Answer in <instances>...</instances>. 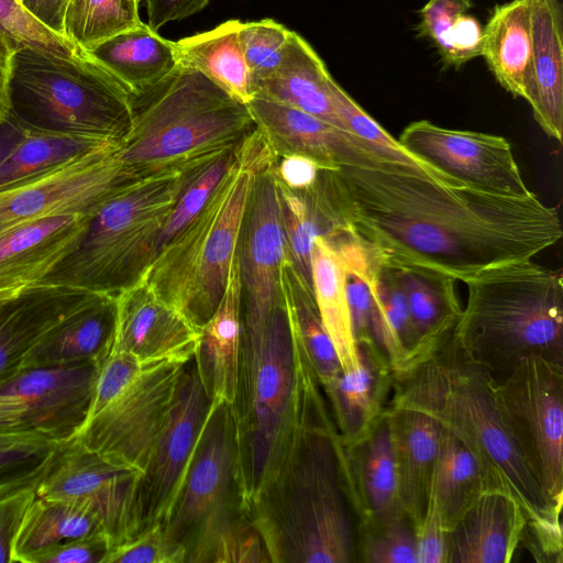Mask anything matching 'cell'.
Here are the masks:
<instances>
[{
    "label": "cell",
    "instance_id": "27",
    "mask_svg": "<svg viewBox=\"0 0 563 563\" xmlns=\"http://www.w3.org/2000/svg\"><path fill=\"white\" fill-rule=\"evenodd\" d=\"M532 56L526 101L550 137L563 135V8L561 0H530Z\"/></svg>",
    "mask_w": 563,
    "mask_h": 563
},
{
    "label": "cell",
    "instance_id": "50",
    "mask_svg": "<svg viewBox=\"0 0 563 563\" xmlns=\"http://www.w3.org/2000/svg\"><path fill=\"white\" fill-rule=\"evenodd\" d=\"M111 541L103 532L57 544L41 553L34 563H104Z\"/></svg>",
    "mask_w": 563,
    "mask_h": 563
},
{
    "label": "cell",
    "instance_id": "48",
    "mask_svg": "<svg viewBox=\"0 0 563 563\" xmlns=\"http://www.w3.org/2000/svg\"><path fill=\"white\" fill-rule=\"evenodd\" d=\"M472 7V0H429L419 10L418 35L432 43L448 67L454 66L451 46L453 25Z\"/></svg>",
    "mask_w": 563,
    "mask_h": 563
},
{
    "label": "cell",
    "instance_id": "4",
    "mask_svg": "<svg viewBox=\"0 0 563 563\" xmlns=\"http://www.w3.org/2000/svg\"><path fill=\"white\" fill-rule=\"evenodd\" d=\"M130 100L132 128L117 155L135 180L209 161L256 129L247 104L181 64Z\"/></svg>",
    "mask_w": 563,
    "mask_h": 563
},
{
    "label": "cell",
    "instance_id": "45",
    "mask_svg": "<svg viewBox=\"0 0 563 563\" xmlns=\"http://www.w3.org/2000/svg\"><path fill=\"white\" fill-rule=\"evenodd\" d=\"M271 558L247 510L220 529L191 563H266ZM272 563V562H271Z\"/></svg>",
    "mask_w": 563,
    "mask_h": 563
},
{
    "label": "cell",
    "instance_id": "20",
    "mask_svg": "<svg viewBox=\"0 0 563 563\" xmlns=\"http://www.w3.org/2000/svg\"><path fill=\"white\" fill-rule=\"evenodd\" d=\"M393 386L384 415L395 442L404 512L416 530L426 514L442 426L405 379H395Z\"/></svg>",
    "mask_w": 563,
    "mask_h": 563
},
{
    "label": "cell",
    "instance_id": "7",
    "mask_svg": "<svg viewBox=\"0 0 563 563\" xmlns=\"http://www.w3.org/2000/svg\"><path fill=\"white\" fill-rule=\"evenodd\" d=\"M209 161L137 180L110 198L92 214L75 250L38 285L117 296L141 280L180 192Z\"/></svg>",
    "mask_w": 563,
    "mask_h": 563
},
{
    "label": "cell",
    "instance_id": "28",
    "mask_svg": "<svg viewBox=\"0 0 563 563\" xmlns=\"http://www.w3.org/2000/svg\"><path fill=\"white\" fill-rule=\"evenodd\" d=\"M85 53L126 90L130 99L163 80L180 64L176 42L143 22Z\"/></svg>",
    "mask_w": 563,
    "mask_h": 563
},
{
    "label": "cell",
    "instance_id": "6",
    "mask_svg": "<svg viewBox=\"0 0 563 563\" xmlns=\"http://www.w3.org/2000/svg\"><path fill=\"white\" fill-rule=\"evenodd\" d=\"M276 158L256 128L198 214L154 257L142 279L198 330L217 310L238 253L256 173Z\"/></svg>",
    "mask_w": 563,
    "mask_h": 563
},
{
    "label": "cell",
    "instance_id": "29",
    "mask_svg": "<svg viewBox=\"0 0 563 563\" xmlns=\"http://www.w3.org/2000/svg\"><path fill=\"white\" fill-rule=\"evenodd\" d=\"M332 79L312 46L290 31L279 66L255 96L301 110L345 130L332 101Z\"/></svg>",
    "mask_w": 563,
    "mask_h": 563
},
{
    "label": "cell",
    "instance_id": "42",
    "mask_svg": "<svg viewBox=\"0 0 563 563\" xmlns=\"http://www.w3.org/2000/svg\"><path fill=\"white\" fill-rule=\"evenodd\" d=\"M330 90L335 111L349 133L358 137L385 159L430 175L443 183L462 185L439 173L410 154L395 137L375 121L334 79Z\"/></svg>",
    "mask_w": 563,
    "mask_h": 563
},
{
    "label": "cell",
    "instance_id": "31",
    "mask_svg": "<svg viewBox=\"0 0 563 563\" xmlns=\"http://www.w3.org/2000/svg\"><path fill=\"white\" fill-rule=\"evenodd\" d=\"M387 263L394 267L405 294L419 352L424 361L449 338L461 317L463 309L454 286L456 280L433 268Z\"/></svg>",
    "mask_w": 563,
    "mask_h": 563
},
{
    "label": "cell",
    "instance_id": "58",
    "mask_svg": "<svg viewBox=\"0 0 563 563\" xmlns=\"http://www.w3.org/2000/svg\"><path fill=\"white\" fill-rule=\"evenodd\" d=\"M9 59L0 56V113L8 110L7 84H8Z\"/></svg>",
    "mask_w": 563,
    "mask_h": 563
},
{
    "label": "cell",
    "instance_id": "1",
    "mask_svg": "<svg viewBox=\"0 0 563 563\" xmlns=\"http://www.w3.org/2000/svg\"><path fill=\"white\" fill-rule=\"evenodd\" d=\"M352 232L385 261L465 282L531 260L563 235L558 209L531 192L510 197L443 183L399 164L328 170Z\"/></svg>",
    "mask_w": 563,
    "mask_h": 563
},
{
    "label": "cell",
    "instance_id": "38",
    "mask_svg": "<svg viewBox=\"0 0 563 563\" xmlns=\"http://www.w3.org/2000/svg\"><path fill=\"white\" fill-rule=\"evenodd\" d=\"M484 489V477L475 456L455 434L442 427L429 498L448 532Z\"/></svg>",
    "mask_w": 563,
    "mask_h": 563
},
{
    "label": "cell",
    "instance_id": "17",
    "mask_svg": "<svg viewBox=\"0 0 563 563\" xmlns=\"http://www.w3.org/2000/svg\"><path fill=\"white\" fill-rule=\"evenodd\" d=\"M397 140L410 154L462 185L510 197L531 194L503 136L419 120L409 123Z\"/></svg>",
    "mask_w": 563,
    "mask_h": 563
},
{
    "label": "cell",
    "instance_id": "2",
    "mask_svg": "<svg viewBox=\"0 0 563 563\" xmlns=\"http://www.w3.org/2000/svg\"><path fill=\"white\" fill-rule=\"evenodd\" d=\"M346 459L320 382L297 340V393L280 454L247 506L272 563H350Z\"/></svg>",
    "mask_w": 563,
    "mask_h": 563
},
{
    "label": "cell",
    "instance_id": "53",
    "mask_svg": "<svg viewBox=\"0 0 563 563\" xmlns=\"http://www.w3.org/2000/svg\"><path fill=\"white\" fill-rule=\"evenodd\" d=\"M275 174L280 184L297 191L311 188L324 169L316 161L302 155L277 156Z\"/></svg>",
    "mask_w": 563,
    "mask_h": 563
},
{
    "label": "cell",
    "instance_id": "8",
    "mask_svg": "<svg viewBox=\"0 0 563 563\" xmlns=\"http://www.w3.org/2000/svg\"><path fill=\"white\" fill-rule=\"evenodd\" d=\"M7 106L22 124L44 131L120 143L132 128L129 93L87 55L15 51L9 58Z\"/></svg>",
    "mask_w": 563,
    "mask_h": 563
},
{
    "label": "cell",
    "instance_id": "36",
    "mask_svg": "<svg viewBox=\"0 0 563 563\" xmlns=\"http://www.w3.org/2000/svg\"><path fill=\"white\" fill-rule=\"evenodd\" d=\"M311 267L316 303L341 368L347 371L356 367L358 351L345 291V264L333 240L322 236L316 240Z\"/></svg>",
    "mask_w": 563,
    "mask_h": 563
},
{
    "label": "cell",
    "instance_id": "11",
    "mask_svg": "<svg viewBox=\"0 0 563 563\" xmlns=\"http://www.w3.org/2000/svg\"><path fill=\"white\" fill-rule=\"evenodd\" d=\"M498 416L551 506L563 493V364L539 355L519 358L492 379Z\"/></svg>",
    "mask_w": 563,
    "mask_h": 563
},
{
    "label": "cell",
    "instance_id": "24",
    "mask_svg": "<svg viewBox=\"0 0 563 563\" xmlns=\"http://www.w3.org/2000/svg\"><path fill=\"white\" fill-rule=\"evenodd\" d=\"M529 518L503 489H484L448 532L446 563H508Z\"/></svg>",
    "mask_w": 563,
    "mask_h": 563
},
{
    "label": "cell",
    "instance_id": "14",
    "mask_svg": "<svg viewBox=\"0 0 563 563\" xmlns=\"http://www.w3.org/2000/svg\"><path fill=\"white\" fill-rule=\"evenodd\" d=\"M275 162L255 175L238 249L242 284V331L260 332L283 305L279 275L289 257Z\"/></svg>",
    "mask_w": 563,
    "mask_h": 563
},
{
    "label": "cell",
    "instance_id": "55",
    "mask_svg": "<svg viewBox=\"0 0 563 563\" xmlns=\"http://www.w3.org/2000/svg\"><path fill=\"white\" fill-rule=\"evenodd\" d=\"M38 23L63 36V19L69 0H18ZM64 37V36H63Z\"/></svg>",
    "mask_w": 563,
    "mask_h": 563
},
{
    "label": "cell",
    "instance_id": "52",
    "mask_svg": "<svg viewBox=\"0 0 563 563\" xmlns=\"http://www.w3.org/2000/svg\"><path fill=\"white\" fill-rule=\"evenodd\" d=\"M415 532L418 563H446L448 530L430 498L423 519Z\"/></svg>",
    "mask_w": 563,
    "mask_h": 563
},
{
    "label": "cell",
    "instance_id": "46",
    "mask_svg": "<svg viewBox=\"0 0 563 563\" xmlns=\"http://www.w3.org/2000/svg\"><path fill=\"white\" fill-rule=\"evenodd\" d=\"M289 34L290 30L272 19L241 23L240 43L254 96L279 66Z\"/></svg>",
    "mask_w": 563,
    "mask_h": 563
},
{
    "label": "cell",
    "instance_id": "23",
    "mask_svg": "<svg viewBox=\"0 0 563 563\" xmlns=\"http://www.w3.org/2000/svg\"><path fill=\"white\" fill-rule=\"evenodd\" d=\"M95 212L46 217L0 235V290L38 285L75 250Z\"/></svg>",
    "mask_w": 563,
    "mask_h": 563
},
{
    "label": "cell",
    "instance_id": "13",
    "mask_svg": "<svg viewBox=\"0 0 563 563\" xmlns=\"http://www.w3.org/2000/svg\"><path fill=\"white\" fill-rule=\"evenodd\" d=\"M119 144L107 142L52 170L0 190V235L46 217L95 212L137 181L123 168L117 155Z\"/></svg>",
    "mask_w": 563,
    "mask_h": 563
},
{
    "label": "cell",
    "instance_id": "40",
    "mask_svg": "<svg viewBox=\"0 0 563 563\" xmlns=\"http://www.w3.org/2000/svg\"><path fill=\"white\" fill-rule=\"evenodd\" d=\"M136 0H69L63 36L81 51L139 25Z\"/></svg>",
    "mask_w": 563,
    "mask_h": 563
},
{
    "label": "cell",
    "instance_id": "41",
    "mask_svg": "<svg viewBox=\"0 0 563 563\" xmlns=\"http://www.w3.org/2000/svg\"><path fill=\"white\" fill-rule=\"evenodd\" d=\"M63 443L33 431L0 432V495L37 487Z\"/></svg>",
    "mask_w": 563,
    "mask_h": 563
},
{
    "label": "cell",
    "instance_id": "32",
    "mask_svg": "<svg viewBox=\"0 0 563 563\" xmlns=\"http://www.w3.org/2000/svg\"><path fill=\"white\" fill-rule=\"evenodd\" d=\"M481 56L507 92L526 100L532 56L530 0H510L493 8L483 27Z\"/></svg>",
    "mask_w": 563,
    "mask_h": 563
},
{
    "label": "cell",
    "instance_id": "47",
    "mask_svg": "<svg viewBox=\"0 0 563 563\" xmlns=\"http://www.w3.org/2000/svg\"><path fill=\"white\" fill-rule=\"evenodd\" d=\"M104 563H186V551L157 522L111 548Z\"/></svg>",
    "mask_w": 563,
    "mask_h": 563
},
{
    "label": "cell",
    "instance_id": "22",
    "mask_svg": "<svg viewBox=\"0 0 563 563\" xmlns=\"http://www.w3.org/2000/svg\"><path fill=\"white\" fill-rule=\"evenodd\" d=\"M97 292L34 285L0 297V385L22 369L41 340Z\"/></svg>",
    "mask_w": 563,
    "mask_h": 563
},
{
    "label": "cell",
    "instance_id": "19",
    "mask_svg": "<svg viewBox=\"0 0 563 563\" xmlns=\"http://www.w3.org/2000/svg\"><path fill=\"white\" fill-rule=\"evenodd\" d=\"M247 107L276 157L302 155L328 170L393 164L347 131L301 110L260 96H254Z\"/></svg>",
    "mask_w": 563,
    "mask_h": 563
},
{
    "label": "cell",
    "instance_id": "9",
    "mask_svg": "<svg viewBox=\"0 0 563 563\" xmlns=\"http://www.w3.org/2000/svg\"><path fill=\"white\" fill-rule=\"evenodd\" d=\"M297 393V340L284 303L256 333L242 331L231 404L236 434V482L247 508L288 435Z\"/></svg>",
    "mask_w": 563,
    "mask_h": 563
},
{
    "label": "cell",
    "instance_id": "51",
    "mask_svg": "<svg viewBox=\"0 0 563 563\" xmlns=\"http://www.w3.org/2000/svg\"><path fill=\"white\" fill-rule=\"evenodd\" d=\"M37 487L0 495V563H12V545Z\"/></svg>",
    "mask_w": 563,
    "mask_h": 563
},
{
    "label": "cell",
    "instance_id": "56",
    "mask_svg": "<svg viewBox=\"0 0 563 563\" xmlns=\"http://www.w3.org/2000/svg\"><path fill=\"white\" fill-rule=\"evenodd\" d=\"M24 402L16 396L0 394V432L27 431Z\"/></svg>",
    "mask_w": 563,
    "mask_h": 563
},
{
    "label": "cell",
    "instance_id": "18",
    "mask_svg": "<svg viewBox=\"0 0 563 563\" xmlns=\"http://www.w3.org/2000/svg\"><path fill=\"white\" fill-rule=\"evenodd\" d=\"M100 365L86 360L23 368L0 385V394L24 402L27 431L67 442L88 420Z\"/></svg>",
    "mask_w": 563,
    "mask_h": 563
},
{
    "label": "cell",
    "instance_id": "37",
    "mask_svg": "<svg viewBox=\"0 0 563 563\" xmlns=\"http://www.w3.org/2000/svg\"><path fill=\"white\" fill-rule=\"evenodd\" d=\"M279 284L290 327L323 388L338 377L342 368L322 323L313 288L296 271L289 257L280 267Z\"/></svg>",
    "mask_w": 563,
    "mask_h": 563
},
{
    "label": "cell",
    "instance_id": "3",
    "mask_svg": "<svg viewBox=\"0 0 563 563\" xmlns=\"http://www.w3.org/2000/svg\"><path fill=\"white\" fill-rule=\"evenodd\" d=\"M400 378L427 402L442 427L475 456L486 489L510 493L525 508L533 543L562 553L560 512L545 498L504 427L492 395L493 377L449 338Z\"/></svg>",
    "mask_w": 563,
    "mask_h": 563
},
{
    "label": "cell",
    "instance_id": "39",
    "mask_svg": "<svg viewBox=\"0 0 563 563\" xmlns=\"http://www.w3.org/2000/svg\"><path fill=\"white\" fill-rule=\"evenodd\" d=\"M107 142L113 141L24 125L21 139L0 165V190L52 170Z\"/></svg>",
    "mask_w": 563,
    "mask_h": 563
},
{
    "label": "cell",
    "instance_id": "44",
    "mask_svg": "<svg viewBox=\"0 0 563 563\" xmlns=\"http://www.w3.org/2000/svg\"><path fill=\"white\" fill-rule=\"evenodd\" d=\"M238 146L212 158L195 173L180 192L163 225L155 255L178 235L202 209L232 164Z\"/></svg>",
    "mask_w": 563,
    "mask_h": 563
},
{
    "label": "cell",
    "instance_id": "57",
    "mask_svg": "<svg viewBox=\"0 0 563 563\" xmlns=\"http://www.w3.org/2000/svg\"><path fill=\"white\" fill-rule=\"evenodd\" d=\"M23 130L24 125L9 110L0 113V165L15 147Z\"/></svg>",
    "mask_w": 563,
    "mask_h": 563
},
{
    "label": "cell",
    "instance_id": "34",
    "mask_svg": "<svg viewBox=\"0 0 563 563\" xmlns=\"http://www.w3.org/2000/svg\"><path fill=\"white\" fill-rule=\"evenodd\" d=\"M240 20L176 42L181 65L195 68L233 98L247 104L254 97L249 68L240 43Z\"/></svg>",
    "mask_w": 563,
    "mask_h": 563
},
{
    "label": "cell",
    "instance_id": "49",
    "mask_svg": "<svg viewBox=\"0 0 563 563\" xmlns=\"http://www.w3.org/2000/svg\"><path fill=\"white\" fill-rule=\"evenodd\" d=\"M378 531L367 533L363 561L368 563H418L416 532L404 517L386 525H376Z\"/></svg>",
    "mask_w": 563,
    "mask_h": 563
},
{
    "label": "cell",
    "instance_id": "15",
    "mask_svg": "<svg viewBox=\"0 0 563 563\" xmlns=\"http://www.w3.org/2000/svg\"><path fill=\"white\" fill-rule=\"evenodd\" d=\"M212 405L192 357L183 367L169 413L141 472L139 532L162 522L172 508Z\"/></svg>",
    "mask_w": 563,
    "mask_h": 563
},
{
    "label": "cell",
    "instance_id": "43",
    "mask_svg": "<svg viewBox=\"0 0 563 563\" xmlns=\"http://www.w3.org/2000/svg\"><path fill=\"white\" fill-rule=\"evenodd\" d=\"M33 47L66 58L86 53L31 16L18 0H0V56L10 58L18 49Z\"/></svg>",
    "mask_w": 563,
    "mask_h": 563
},
{
    "label": "cell",
    "instance_id": "33",
    "mask_svg": "<svg viewBox=\"0 0 563 563\" xmlns=\"http://www.w3.org/2000/svg\"><path fill=\"white\" fill-rule=\"evenodd\" d=\"M358 506L368 515L367 521L386 525L405 516L395 442L383 412L369 433L357 444ZM349 464V463H347Z\"/></svg>",
    "mask_w": 563,
    "mask_h": 563
},
{
    "label": "cell",
    "instance_id": "26",
    "mask_svg": "<svg viewBox=\"0 0 563 563\" xmlns=\"http://www.w3.org/2000/svg\"><path fill=\"white\" fill-rule=\"evenodd\" d=\"M358 364L342 371L323 387L331 416L345 445L360 443L375 426L395 376L386 357L375 347L358 345Z\"/></svg>",
    "mask_w": 563,
    "mask_h": 563
},
{
    "label": "cell",
    "instance_id": "21",
    "mask_svg": "<svg viewBox=\"0 0 563 563\" xmlns=\"http://www.w3.org/2000/svg\"><path fill=\"white\" fill-rule=\"evenodd\" d=\"M114 297L115 331L111 351L140 361L187 362L194 357L199 330L143 279Z\"/></svg>",
    "mask_w": 563,
    "mask_h": 563
},
{
    "label": "cell",
    "instance_id": "30",
    "mask_svg": "<svg viewBox=\"0 0 563 563\" xmlns=\"http://www.w3.org/2000/svg\"><path fill=\"white\" fill-rule=\"evenodd\" d=\"M115 331V297L96 294L53 328L26 357L27 367L92 360L110 354Z\"/></svg>",
    "mask_w": 563,
    "mask_h": 563
},
{
    "label": "cell",
    "instance_id": "54",
    "mask_svg": "<svg viewBox=\"0 0 563 563\" xmlns=\"http://www.w3.org/2000/svg\"><path fill=\"white\" fill-rule=\"evenodd\" d=\"M148 25L158 31L168 22L189 18L207 7L210 0H144Z\"/></svg>",
    "mask_w": 563,
    "mask_h": 563
},
{
    "label": "cell",
    "instance_id": "25",
    "mask_svg": "<svg viewBox=\"0 0 563 563\" xmlns=\"http://www.w3.org/2000/svg\"><path fill=\"white\" fill-rule=\"evenodd\" d=\"M242 340V284L238 253L230 266L220 303L199 330L194 361L207 396L232 404L235 396Z\"/></svg>",
    "mask_w": 563,
    "mask_h": 563
},
{
    "label": "cell",
    "instance_id": "12",
    "mask_svg": "<svg viewBox=\"0 0 563 563\" xmlns=\"http://www.w3.org/2000/svg\"><path fill=\"white\" fill-rule=\"evenodd\" d=\"M236 434L232 407L213 402L181 487L161 522L186 551V563L222 527L246 509L236 482Z\"/></svg>",
    "mask_w": 563,
    "mask_h": 563
},
{
    "label": "cell",
    "instance_id": "10",
    "mask_svg": "<svg viewBox=\"0 0 563 563\" xmlns=\"http://www.w3.org/2000/svg\"><path fill=\"white\" fill-rule=\"evenodd\" d=\"M185 363L140 361L111 351L100 365L89 417L76 439L104 459L142 472Z\"/></svg>",
    "mask_w": 563,
    "mask_h": 563
},
{
    "label": "cell",
    "instance_id": "59",
    "mask_svg": "<svg viewBox=\"0 0 563 563\" xmlns=\"http://www.w3.org/2000/svg\"><path fill=\"white\" fill-rule=\"evenodd\" d=\"M9 291H12V290H0V297Z\"/></svg>",
    "mask_w": 563,
    "mask_h": 563
},
{
    "label": "cell",
    "instance_id": "16",
    "mask_svg": "<svg viewBox=\"0 0 563 563\" xmlns=\"http://www.w3.org/2000/svg\"><path fill=\"white\" fill-rule=\"evenodd\" d=\"M140 476V471L115 464L74 438L62 444L36 495L87 504L113 548L139 532Z\"/></svg>",
    "mask_w": 563,
    "mask_h": 563
},
{
    "label": "cell",
    "instance_id": "60",
    "mask_svg": "<svg viewBox=\"0 0 563 563\" xmlns=\"http://www.w3.org/2000/svg\"><path fill=\"white\" fill-rule=\"evenodd\" d=\"M136 1L140 3L141 1H144V0H136Z\"/></svg>",
    "mask_w": 563,
    "mask_h": 563
},
{
    "label": "cell",
    "instance_id": "5",
    "mask_svg": "<svg viewBox=\"0 0 563 563\" xmlns=\"http://www.w3.org/2000/svg\"><path fill=\"white\" fill-rule=\"evenodd\" d=\"M468 298L452 339L494 379L539 355L563 364V276L531 260L486 268L464 282Z\"/></svg>",
    "mask_w": 563,
    "mask_h": 563
},
{
    "label": "cell",
    "instance_id": "35",
    "mask_svg": "<svg viewBox=\"0 0 563 563\" xmlns=\"http://www.w3.org/2000/svg\"><path fill=\"white\" fill-rule=\"evenodd\" d=\"M99 532L104 533L87 504L36 495L14 538L12 562L34 563L57 544Z\"/></svg>",
    "mask_w": 563,
    "mask_h": 563
}]
</instances>
